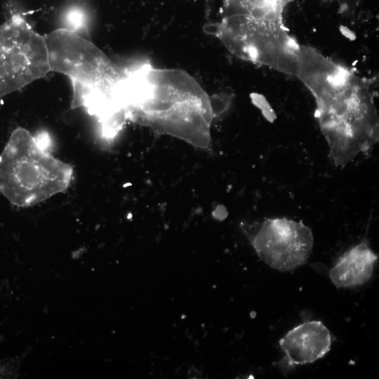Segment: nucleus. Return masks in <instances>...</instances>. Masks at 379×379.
Here are the masks:
<instances>
[{"label": "nucleus", "mask_w": 379, "mask_h": 379, "mask_svg": "<svg viewBox=\"0 0 379 379\" xmlns=\"http://www.w3.org/2000/svg\"><path fill=\"white\" fill-rule=\"evenodd\" d=\"M50 71L69 78L72 87L117 89L124 69L77 33L58 28L44 36Z\"/></svg>", "instance_id": "nucleus-4"}, {"label": "nucleus", "mask_w": 379, "mask_h": 379, "mask_svg": "<svg viewBox=\"0 0 379 379\" xmlns=\"http://www.w3.org/2000/svg\"><path fill=\"white\" fill-rule=\"evenodd\" d=\"M295 77L314 99V116L335 166H344L378 142L375 78L360 76L353 68L302 44Z\"/></svg>", "instance_id": "nucleus-1"}, {"label": "nucleus", "mask_w": 379, "mask_h": 379, "mask_svg": "<svg viewBox=\"0 0 379 379\" xmlns=\"http://www.w3.org/2000/svg\"><path fill=\"white\" fill-rule=\"evenodd\" d=\"M258 257L272 269L292 271L305 265L312 253V230L301 222L268 218L252 239Z\"/></svg>", "instance_id": "nucleus-6"}, {"label": "nucleus", "mask_w": 379, "mask_h": 379, "mask_svg": "<svg viewBox=\"0 0 379 379\" xmlns=\"http://www.w3.org/2000/svg\"><path fill=\"white\" fill-rule=\"evenodd\" d=\"M378 255L366 241L350 248L329 270L328 276L337 288L362 285L371 278Z\"/></svg>", "instance_id": "nucleus-8"}, {"label": "nucleus", "mask_w": 379, "mask_h": 379, "mask_svg": "<svg viewBox=\"0 0 379 379\" xmlns=\"http://www.w3.org/2000/svg\"><path fill=\"white\" fill-rule=\"evenodd\" d=\"M91 22L88 5L80 0L67 3L59 14V28L65 29L86 37Z\"/></svg>", "instance_id": "nucleus-10"}, {"label": "nucleus", "mask_w": 379, "mask_h": 379, "mask_svg": "<svg viewBox=\"0 0 379 379\" xmlns=\"http://www.w3.org/2000/svg\"><path fill=\"white\" fill-rule=\"evenodd\" d=\"M364 0H336L339 13L345 17H351L357 11Z\"/></svg>", "instance_id": "nucleus-11"}, {"label": "nucleus", "mask_w": 379, "mask_h": 379, "mask_svg": "<svg viewBox=\"0 0 379 379\" xmlns=\"http://www.w3.org/2000/svg\"><path fill=\"white\" fill-rule=\"evenodd\" d=\"M286 27L222 17L212 34L237 58L295 77L301 44Z\"/></svg>", "instance_id": "nucleus-3"}, {"label": "nucleus", "mask_w": 379, "mask_h": 379, "mask_svg": "<svg viewBox=\"0 0 379 379\" xmlns=\"http://www.w3.org/2000/svg\"><path fill=\"white\" fill-rule=\"evenodd\" d=\"M294 0H223L222 16L284 23L285 7Z\"/></svg>", "instance_id": "nucleus-9"}, {"label": "nucleus", "mask_w": 379, "mask_h": 379, "mask_svg": "<svg viewBox=\"0 0 379 379\" xmlns=\"http://www.w3.org/2000/svg\"><path fill=\"white\" fill-rule=\"evenodd\" d=\"M50 72L45 38L13 14L0 25V98Z\"/></svg>", "instance_id": "nucleus-5"}, {"label": "nucleus", "mask_w": 379, "mask_h": 379, "mask_svg": "<svg viewBox=\"0 0 379 379\" xmlns=\"http://www.w3.org/2000/svg\"><path fill=\"white\" fill-rule=\"evenodd\" d=\"M73 168L52 156L27 129L11 134L0 154V192L13 205L28 207L65 191Z\"/></svg>", "instance_id": "nucleus-2"}, {"label": "nucleus", "mask_w": 379, "mask_h": 379, "mask_svg": "<svg viewBox=\"0 0 379 379\" xmlns=\"http://www.w3.org/2000/svg\"><path fill=\"white\" fill-rule=\"evenodd\" d=\"M279 345L287 366L305 365L321 359L330 351L331 335L321 321H308L288 331Z\"/></svg>", "instance_id": "nucleus-7"}]
</instances>
